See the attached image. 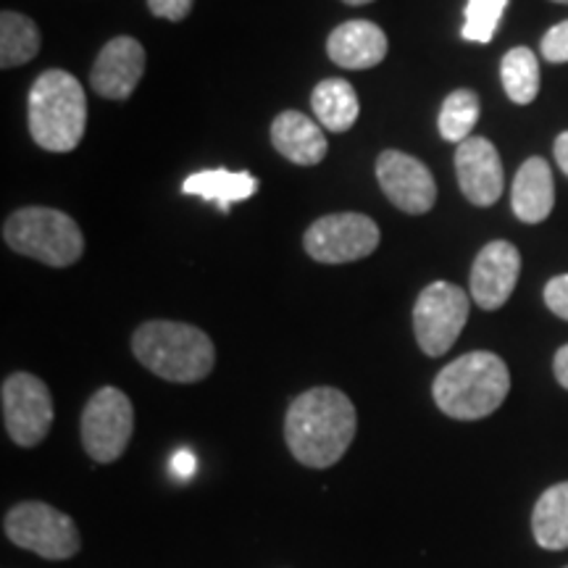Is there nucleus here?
<instances>
[{
    "mask_svg": "<svg viewBox=\"0 0 568 568\" xmlns=\"http://www.w3.org/2000/svg\"><path fill=\"white\" fill-rule=\"evenodd\" d=\"M358 416L353 400L335 387H314L297 395L284 418V439L297 464L329 468L353 445Z\"/></svg>",
    "mask_w": 568,
    "mask_h": 568,
    "instance_id": "1",
    "label": "nucleus"
},
{
    "mask_svg": "<svg viewBox=\"0 0 568 568\" xmlns=\"http://www.w3.org/2000/svg\"><path fill=\"white\" fill-rule=\"evenodd\" d=\"M3 531L13 545L32 550L34 556L45 560L74 558L82 548L74 518L40 500L13 506L3 518Z\"/></svg>",
    "mask_w": 568,
    "mask_h": 568,
    "instance_id": "6",
    "label": "nucleus"
},
{
    "mask_svg": "<svg viewBox=\"0 0 568 568\" xmlns=\"http://www.w3.org/2000/svg\"><path fill=\"white\" fill-rule=\"evenodd\" d=\"M566 568H568V566H566Z\"/></svg>",
    "mask_w": 568,
    "mask_h": 568,
    "instance_id": "33",
    "label": "nucleus"
},
{
    "mask_svg": "<svg viewBox=\"0 0 568 568\" xmlns=\"http://www.w3.org/2000/svg\"><path fill=\"white\" fill-rule=\"evenodd\" d=\"M272 145L276 148V153L297 163V166H316L329 151L324 126L301 111H282L274 119Z\"/></svg>",
    "mask_w": 568,
    "mask_h": 568,
    "instance_id": "16",
    "label": "nucleus"
},
{
    "mask_svg": "<svg viewBox=\"0 0 568 568\" xmlns=\"http://www.w3.org/2000/svg\"><path fill=\"white\" fill-rule=\"evenodd\" d=\"M510 389V372L500 355L474 351L437 374L432 395L445 416L458 422L487 418L503 406Z\"/></svg>",
    "mask_w": 568,
    "mask_h": 568,
    "instance_id": "2",
    "label": "nucleus"
},
{
    "mask_svg": "<svg viewBox=\"0 0 568 568\" xmlns=\"http://www.w3.org/2000/svg\"><path fill=\"white\" fill-rule=\"evenodd\" d=\"M456 172L460 193L468 203L493 205L500 201L506 176H503V161L497 148L487 138H468L456 151Z\"/></svg>",
    "mask_w": 568,
    "mask_h": 568,
    "instance_id": "14",
    "label": "nucleus"
},
{
    "mask_svg": "<svg viewBox=\"0 0 568 568\" xmlns=\"http://www.w3.org/2000/svg\"><path fill=\"white\" fill-rule=\"evenodd\" d=\"M545 305H548L552 314L568 322V274L552 276L545 284Z\"/></svg>",
    "mask_w": 568,
    "mask_h": 568,
    "instance_id": "26",
    "label": "nucleus"
},
{
    "mask_svg": "<svg viewBox=\"0 0 568 568\" xmlns=\"http://www.w3.org/2000/svg\"><path fill=\"white\" fill-rule=\"evenodd\" d=\"M30 134L51 153H69L80 145L88 130V98L77 77L63 69L42 71L30 98Z\"/></svg>",
    "mask_w": 568,
    "mask_h": 568,
    "instance_id": "4",
    "label": "nucleus"
},
{
    "mask_svg": "<svg viewBox=\"0 0 568 568\" xmlns=\"http://www.w3.org/2000/svg\"><path fill=\"white\" fill-rule=\"evenodd\" d=\"M174 466H176V471H182L184 477H187V474L195 468V460L190 458V453H180V456H176V460H174Z\"/></svg>",
    "mask_w": 568,
    "mask_h": 568,
    "instance_id": "30",
    "label": "nucleus"
},
{
    "mask_svg": "<svg viewBox=\"0 0 568 568\" xmlns=\"http://www.w3.org/2000/svg\"><path fill=\"white\" fill-rule=\"evenodd\" d=\"M510 205L524 224H539L550 216L556 205V184H552V169L545 159H529L516 172L514 190H510Z\"/></svg>",
    "mask_w": 568,
    "mask_h": 568,
    "instance_id": "17",
    "label": "nucleus"
},
{
    "mask_svg": "<svg viewBox=\"0 0 568 568\" xmlns=\"http://www.w3.org/2000/svg\"><path fill=\"white\" fill-rule=\"evenodd\" d=\"M195 0H148V9L153 17L169 21H184L193 11Z\"/></svg>",
    "mask_w": 568,
    "mask_h": 568,
    "instance_id": "27",
    "label": "nucleus"
},
{
    "mask_svg": "<svg viewBox=\"0 0 568 568\" xmlns=\"http://www.w3.org/2000/svg\"><path fill=\"white\" fill-rule=\"evenodd\" d=\"M500 80L506 95L518 105H529L539 92V61L529 48H514L503 55Z\"/></svg>",
    "mask_w": 568,
    "mask_h": 568,
    "instance_id": "22",
    "label": "nucleus"
},
{
    "mask_svg": "<svg viewBox=\"0 0 568 568\" xmlns=\"http://www.w3.org/2000/svg\"><path fill=\"white\" fill-rule=\"evenodd\" d=\"M521 274V253L506 240H495L481 247L471 266V297L479 308L497 311L514 295Z\"/></svg>",
    "mask_w": 568,
    "mask_h": 568,
    "instance_id": "12",
    "label": "nucleus"
},
{
    "mask_svg": "<svg viewBox=\"0 0 568 568\" xmlns=\"http://www.w3.org/2000/svg\"><path fill=\"white\" fill-rule=\"evenodd\" d=\"M132 353L148 372L176 385L205 379L216 364V347L197 326L182 322H145L134 329Z\"/></svg>",
    "mask_w": 568,
    "mask_h": 568,
    "instance_id": "3",
    "label": "nucleus"
},
{
    "mask_svg": "<svg viewBox=\"0 0 568 568\" xmlns=\"http://www.w3.org/2000/svg\"><path fill=\"white\" fill-rule=\"evenodd\" d=\"M556 161H558L560 172L568 176V132L558 134V140H556Z\"/></svg>",
    "mask_w": 568,
    "mask_h": 568,
    "instance_id": "29",
    "label": "nucleus"
},
{
    "mask_svg": "<svg viewBox=\"0 0 568 568\" xmlns=\"http://www.w3.org/2000/svg\"><path fill=\"white\" fill-rule=\"evenodd\" d=\"M311 109L316 122L329 132H347L358 122L361 103L347 80H324L311 92Z\"/></svg>",
    "mask_w": 568,
    "mask_h": 568,
    "instance_id": "19",
    "label": "nucleus"
},
{
    "mask_svg": "<svg viewBox=\"0 0 568 568\" xmlns=\"http://www.w3.org/2000/svg\"><path fill=\"white\" fill-rule=\"evenodd\" d=\"M376 180L395 209L422 216L437 201V184L429 169L403 151H385L376 159Z\"/></svg>",
    "mask_w": 568,
    "mask_h": 568,
    "instance_id": "11",
    "label": "nucleus"
},
{
    "mask_svg": "<svg viewBox=\"0 0 568 568\" xmlns=\"http://www.w3.org/2000/svg\"><path fill=\"white\" fill-rule=\"evenodd\" d=\"M531 535L545 550H568V481L539 495L531 510Z\"/></svg>",
    "mask_w": 568,
    "mask_h": 568,
    "instance_id": "20",
    "label": "nucleus"
},
{
    "mask_svg": "<svg viewBox=\"0 0 568 568\" xmlns=\"http://www.w3.org/2000/svg\"><path fill=\"white\" fill-rule=\"evenodd\" d=\"M3 424L19 447H34L53 426V397L45 382L32 374H11L3 382Z\"/></svg>",
    "mask_w": 568,
    "mask_h": 568,
    "instance_id": "10",
    "label": "nucleus"
},
{
    "mask_svg": "<svg viewBox=\"0 0 568 568\" xmlns=\"http://www.w3.org/2000/svg\"><path fill=\"white\" fill-rule=\"evenodd\" d=\"M326 53L343 69L364 71L385 61L387 34L374 21L353 19L339 24L326 40Z\"/></svg>",
    "mask_w": 568,
    "mask_h": 568,
    "instance_id": "15",
    "label": "nucleus"
},
{
    "mask_svg": "<svg viewBox=\"0 0 568 568\" xmlns=\"http://www.w3.org/2000/svg\"><path fill=\"white\" fill-rule=\"evenodd\" d=\"M556 3H564V6H568V0H556Z\"/></svg>",
    "mask_w": 568,
    "mask_h": 568,
    "instance_id": "32",
    "label": "nucleus"
},
{
    "mask_svg": "<svg viewBox=\"0 0 568 568\" xmlns=\"http://www.w3.org/2000/svg\"><path fill=\"white\" fill-rule=\"evenodd\" d=\"M539 53L545 55V61L550 63H566L568 61V19L548 30L539 45Z\"/></svg>",
    "mask_w": 568,
    "mask_h": 568,
    "instance_id": "25",
    "label": "nucleus"
},
{
    "mask_svg": "<svg viewBox=\"0 0 568 568\" xmlns=\"http://www.w3.org/2000/svg\"><path fill=\"white\" fill-rule=\"evenodd\" d=\"M379 226L364 213H329L305 232V253L318 264H351L379 247Z\"/></svg>",
    "mask_w": 568,
    "mask_h": 568,
    "instance_id": "9",
    "label": "nucleus"
},
{
    "mask_svg": "<svg viewBox=\"0 0 568 568\" xmlns=\"http://www.w3.org/2000/svg\"><path fill=\"white\" fill-rule=\"evenodd\" d=\"M145 74V48L134 38L119 34L109 40L98 53L92 67L90 84L92 90L109 101H126Z\"/></svg>",
    "mask_w": 568,
    "mask_h": 568,
    "instance_id": "13",
    "label": "nucleus"
},
{
    "mask_svg": "<svg viewBox=\"0 0 568 568\" xmlns=\"http://www.w3.org/2000/svg\"><path fill=\"white\" fill-rule=\"evenodd\" d=\"M82 445L95 464H113L124 456L134 432L132 400L122 389L103 387L82 410Z\"/></svg>",
    "mask_w": 568,
    "mask_h": 568,
    "instance_id": "8",
    "label": "nucleus"
},
{
    "mask_svg": "<svg viewBox=\"0 0 568 568\" xmlns=\"http://www.w3.org/2000/svg\"><path fill=\"white\" fill-rule=\"evenodd\" d=\"M471 297L450 282H432L422 290L414 305L416 343L426 355L439 358L458 343L468 322Z\"/></svg>",
    "mask_w": 568,
    "mask_h": 568,
    "instance_id": "7",
    "label": "nucleus"
},
{
    "mask_svg": "<svg viewBox=\"0 0 568 568\" xmlns=\"http://www.w3.org/2000/svg\"><path fill=\"white\" fill-rule=\"evenodd\" d=\"M508 9V0H468L464 40L489 42L500 27L503 13Z\"/></svg>",
    "mask_w": 568,
    "mask_h": 568,
    "instance_id": "24",
    "label": "nucleus"
},
{
    "mask_svg": "<svg viewBox=\"0 0 568 568\" xmlns=\"http://www.w3.org/2000/svg\"><path fill=\"white\" fill-rule=\"evenodd\" d=\"M3 240L13 253L53 268L71 266L84 253L80 224L69 213L45 205L13 211L3 224Z\"/></svg>",
    "mask_w": 568,
    "mask_h": 568,
    "instance_id": "5",
    "label": "nucleus"
},
{
    "mask_svg": "<svg viewBox=\"0 0 568 568\" xmlns=\"http://www.w3.org/2000/svg\"><path fill=\"white\" fill-rule=\"evenodd\" d=\"M184 195L203 197V201L219 203V209L230 211L232 203H243L258 193V182L247 172H230V169H205V172L190 174L182 184Z\"/></svg>",
    "mask_w": 568,
    "mask_h": 568,
    "instance_id": "18",
    "label": "nucleus"
},
{
    "mask_svg": "<svg viewBox=\"0 0 568 568\" xmlns=\"http://www.w3.org/2000/svg\"><path fill=\"white\" fill-rule=\"evenodd\" d=\"M552 368H556V379L560 387L568 389V345L560 347L556 353V361H552Z\"/></svg>",
    "mask_w": 568,
    "mask_h": 568,
    "instance_id": "28",
    "label": "nucleus"
},
{
    "mask_svg": "<svg viewBox=\"0 0 568 568\" xmlns=\"http://www.w3.org/2000/svg\"><path fill=\"white\" fill-rule=\"evenodd\" d=\"M479 122V98L474 90H456L445 98L439 109V134L447 142H464L471 138L474 126Z\"/></svg>",
    "mask_w": 568,
    "mask_h": 568,
    "instance_id": "23",
    "label": "nucleus"
},
{
    "mask_svg": "<svg viewBox=\"0 0 568 568\" xmlns=\"http://www.w3.org/2000/svg\"><path fill=\"white\" fill-rule=\"evenodd\" d=\"M343 3H347V6H366V3H372V0H343Z\"/></svg>",
    "mask_w": 568,
    "mask_h": 568,
    "instance_id": "31",
    "label": "nucleus"
},
{
    "mask_svg": "<svg viewBox=\"0 0 568 568\" xmlns=\"http://www.w3.org/2000/svg\"><path fill=\"white\" fill-rule=\"evenodd\" d=\"M40 53V30L19 11L0 13V67L17 69Z\"/></svg>",
    "mask_w": 568,
    "mask_h": 568,
    "instance_id": "21",
    "label": "nucleus"
}]
</instances>
